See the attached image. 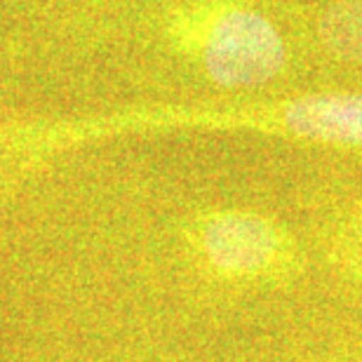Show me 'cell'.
<instances>
[{"label": "cell", "instance_id": "6da1fadb", "mask_svg": "<svg viewBox=\"0 0 362 362\" xmlns=\"http://www.w3.org/2000/svg\"><path fill=\"white\" fill-rule=\"evenodd\" d=\"M245 129V132L362 148V94H303V97L228 108L153 106L78 120L0 122V191L17 186L52 158L101 136L148 129Z\"/></svg>", "mask_w": 362, "mask_h": 362}, {"label": "cell", "instance_id": "7a4b0ae2", "mask_svg": "<svg viewBox=\"0 0 362 362\" xmlns=\"http://www.w3.org/2000/svg\"><path fill=\"white\" fill-rule=\"evenodd\" d=\"M181 240L209 280L230 287H280L303 271V255L285 223L255 209L214 207L188 216Z\"/></svg>", "mask_w": 362, "mask_h": 362}, {"label": "cell", "instance_id": "3957f363", "mask_svg": "<svg viewBox=\"0 0 362 362\" xmlns=\"http://www.w3.org/2000/svg\"><path fill=\"white\" fill-rule=\"evenodd\" d=\"M181 38L219 88H259L287 64V45L266 14L238 3H214L186 19Z\"/></svg>", "mask_w": 362, "mask_h": 362}, {"label": "cell", "instance_id": "277c9868", "mask_svg": "<svg viewBox=\"0 0 362 362\" xmlns=\"http://www.w3.org/2000/svg\"><path fill=\"white\" fill-rule=\"evenodd\" d=\"M322 45L339 59L362 64V0H341L320 19Z\"/></svg>", "mask_w": 362, "mask_h": 362}, {"label": "cell", "instance_id": "5b68a950", "mask_svg": "<svg viewBox=\"0 0 362 362\" xmlns=\"http://www.w3.org/2000/svg\"><path fill=\"white\" fill-rule=\"evenodd\" d=\"M327 255L344 278L362 287V205L337 219L327 238Z\"/></svg>", "mask_w": 362, "mask_h": 362}]
</instances>
